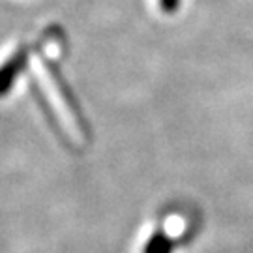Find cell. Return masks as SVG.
<instances>
[{"label":"cell","mask_w":253,"mask_h":253,"mask_svg":"<svg viewBox=\"0 0 253 253\" xmlns=\"http://www.w3.org/2000/svg\"><path fill=\"white\" fill-rule=\"evenodd\" d=\"M28 60V47H21L9 56L6 62L0 66V96L11 90V84L15 83L17 75L23 72Z\"/></svg>","instance_id":"cell-1"},{"label":"cell","mask_w":253,"mask_h":253,"mask_svg":"<svg viewBox=\"0 0 253 253\" xmlns=\"http://www.w3.org/2000/svg\"><path fill=\"white\" fill-rule=\"evenodd\" d=\"M145 253H172V240L165 233H154L145 246Z\"/></svg>","instance_id":"cell-2"}]
</instances>
